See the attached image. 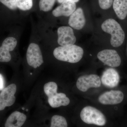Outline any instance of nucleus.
<instances>
[{"label": "nucleus", "mask_w": 127, "mask_h": 127, "mask_svg": "<svg viewBox=\"0 0 127 127\" xmlns=\"http://www.w3.org/2000/svg\"><path fill=\"white\" fill-rule=\"evenodd\" d=\"M27 119L25 114L18 111H15L8 117L5 123V127H21Z\"/></svg>", "instance_id": "15"}, {"label": "nucleus", "mask_w": 127, "mask_h": 127, "mask_svg": "<svg viewBox=\"0 0 127 127\" xmlns=\"http://www.w3.org/2000/svg\"><path fill=\"white\" fill-rule=\"evenodd\" d=\"M76 7L75 2L70 1H65L53 11L52 15L55 17L69 16L75 11Z\"/></svg>", "instance_id": "14"}, {"label": "nucleus", "mask_w": 127, "mask_h": 127, "mask_svg": "<svg viewBox=\"0 0 127 127\" xmlns=\"http://www.w3.org/2000/svg\"><path fill=\"white\" fill-rule=\"evenodd\" d=\"M17 44V39L13 37H7L0 47V62L7 63L11 60L10 52L14 51Z\"/></svg>", "instance_id": "10"}, {"label": "nucleus", "mask_w": 127, "mask_h": 127, "mask_svg": "<svg viewBox=\"0 0 127 127\" xmlns=\"http://www.w3.org/2000/svg\"><path fill=\"white\" fill-rule=\"evenodd\" d=\"M113 8L118 18L124 20L127 16V0H114Z\"/></svg>", "instance_id": "16"}, {"label": "nucleus", "mask_w": 127, "mask_h": 127, "mask_svg": "<svg viewBox=\"0 0 127 127\" xmlns=\"http://www.w3.org/2000/svg\"><path fill=\"white\" fill-rule=\"evenodd\" d=\"M56 0H40L39 7L40 10L44 12H48L52 9Z\"/></svg>", "instance_id": "19"}, {"label": "nucleus", "mask_w": 127, "mask_h": 127, "mask_svg": "<svg viewBox=\"0 0 127 127\" xmlns=\"http://www.w3.org/2000/svg\"><path fill=\"white\" fill-rule=\"evenodd\" d=\"M26 58L28 65L33 68H36L42 65L44 62L42 53L37 43H30L27 51Z\"/></svg>", "instance_id": "5"}, {"label": "nucleus", "mask_w": 127, "mask_h": 127, "mask_svg": "<svg viewBox=\"0 0 127 127\" xmlns=\"http://www.w3.org/2000/svg\"></svg>", "instance_id": "24"}, {"label": "nucleus", "mask_w": 127, "mask_h": 127, "mask_svg": "<svg viewBox=\"0 0 127 127\" xmlns=\"http://www.w3.org/2000/svg\"><path fill=\"white\" fill-rule=\"evenodd\" d=\"M17 8L23 11H27L32 8L33 0H16Z\"/></svg>", "instance_id": "18"}, {"label": "nucleus", "mask_w": 127, "mask_h": 127, "mask_svg": "<svg viewBox=\"0 0 127 127\" xmlns=\"http://www.w3.org/2000/svg\"><path fill=\"white\" fill-rule=\"evenodd\" d=\"M0 2L12 10H16L18 9L16 0H0Z\"/></svg>", "instance_id": "20"}, {"label": "nucleus", "mask_w": 127, "mask_h": 127, "mask_svg": "<svg viewBox=\"0 0 127 127\" xmlns=\"http://www.w3.org/2000/svg\"><path fill=\"white\" fill-rule=\"evenodd\" d=\"M80 116L82 121L87 124L103 126L106 124V118L104 114L97 108L91 106L83 108Z\"/></svg>", "instance_id": "4"}, {"label": "nucleus", "mask_w": 127, "mask_h": 127, "mask_svg": "<svg viewBox=\"0 0 127 127\" xmlns=\"http://www.w3.org/2000/svg\"><path fill=\"white\" fill-rule=\"evenodd\" d=\"M100 7L103 10H107L111 7L114 0H98Z\"/></svg>", "instance_id": "21"}, {"label": "nucleus", "mask_w": 127, "mask_h": 127, "mask_svg": "<svg viewBox=\"0 0 127 127\" xmlns=\"http://www.w3.org/2000/svg\"><path fill=\"white\" fill-rule=\"evenodd\" d=\"M16 91V86L15 84H10L2 90L0 93V111L15 103L16 101L15 95Z\"/></svg>", "instance_id": "8"}, {"label": "nucleus", "mask_w": 127, "mask_h": 127, "mask_svg": "<svg viewBox=\"0 0 127 127\" xmlns=\"http://www.w3.org/2000/svg\"><path fill=\"white\" fill-rule=\"evenodd\" d=\"M51 127H68L66 119L59 115H54L51 119Z\"/></svg>", "instance_id": "17"}, {"label": "nucleus", "mask_w": 127, "mask_h": 127, "mask_svg": "<svg viewBox=\"0 0 127 127\" xmlns=\"http://www.w3.org/2000/svg\"><path fill=\"white\" fill-rule=\"evenodd\" d=\"M120 77L118 72L113 68L106 70L103 73L102 83L104 86L113 88L117 87L119 83Z\"/></svg>", "instance_id": "12"}, {"label": "nucleus", "mask_w": 127, "mask_h": 127, "mask_svg": "<svg viewBox=\"0 0 127 127\" xmlns=\"http://www.w3.org/2000/svg\"><path fill=\"white\" fill-rule=\"evenodd\" d=\"M57 85L55 82H49L44 85V92L47 96L48 101L53 108L67 106L70 102L65 94L57 93Z\"/></svg>", "instance_id": "2"}, {"label": "nucleus", "mask_w": 127, "mask_h": 127, "mask_svg": "<svg viewBox=\"0 0 127 127\" xmlns=\"http://www.w3.org/2000/svg\"><path fill=\"white\" fill-rule=\"evenodd\" d=\"M57 34L58 43L62 46L74 45L76 41L73 30L70 27H60L58 29Z\"/></svg>", "instance_id": "9"}, {"label": "nucleus", "mask_w": 127, "mask_h": 127, "mask_svg": "<svg viewBox=\"0 0 127 127\" xmlns=\"http://www.w3.org/2000/svg\"><path fill=\"white\" fill-rule=\"evenodd\" d=\"M97 57L105 65L111 67L119 66L121 64V59L116 50L106 49L98 53Z\"/></svg>", "instance_id": "7"}, {"label": "nucleus", "mask_w": 127, "mask_h": 127, "mask_svg": "<svg viewBox=\"0 0 127 127\" xmlns=\"http://www.w3.org/2000/svg\"><path fill=\"white\" fill-rule=\"evenodd\" d=\"M101 28L103 31L111 35V43L113 47H118L122 45L125 33L117 22L112 18L107 19L102 24Z\"/></svg>", "instance_id": "3"}, {"label": "nucleus", "mask_w": 127, "mask_h": 127, "mask_svg": "<svg viewBox=\"0 0 127 127\" xmlns=\"http://www.w3.org/2000/svg\"><path fill=\"white\" fill-rule=\"evenodd\" d=\"M124 95L122 91L111 90L105 92L98 97V101L103 105H115L123 101Z\"/></svg>", "instance_id": "11"}, {"label": "nucleus", "mask_w": 127, "mask_h": 127, "mask_svg": "<svg viewBox=\"0 0 127 127\" xmlns=\"http://www.w3.org/2000/svg\"><path fill=\"white\" fill-rule=\"evenodd\" d=\"M73 1V2H78L79 0H57L58 2L59 3H62V2H65V1Z\"/></svg>", "instance_id": "23"}, {"label": "nucleus", "mask_w": 127, "mask_h": 127, "mask_svg": "<svg viewBox=\"0 0 127 127\" xmlns=\"http://www.w3.org/2000/svg\"><path fill=\"white\" fill-rule=\"evenodd\" d=\"M101 82L99 76L96 74L82 75L78 78L76 85L78 89L82 92H87L91 88L100 87Z\"/></svg>", "instance_id": "6"}, {"label": "nucleus", "mask_w": 127, "mask_h": 127, "mask_svg": "<svg viewBox=\"0 0 127 127\" xmlns=\"http://www.w3.org/2000/svg\"><path fill=\"white\" fill-rule=\"evenodd\" d=\"M83 54V48L74 44L58 47L55 48L53 52V56L57 60L71 63H77L80 61Z\"/></svg>", "instance_id": "1"}, {"label": "nucleus", "mask_w": 127, "mask_h": 127, "mask_svg": "<svg viewBox=\"0 0 127 127\" xmlns=\"http://www.w3.org/2000/svg\"><path fill=\"white\" fill-rule=\"evenodd\" d=\"M4 88V79L2 75L0 74V91L2 90Z\"/></svg>", "instance_id": "22"}, {"label": "nucleus", "mask_w": 127, "mask_h": 127, "mask_svg": "<svg viewBox=\"0 0 127 127\" xmlns=\"http://www.w3.org/2000/svg\"><path fill=\"white\" fill-rule=\"evenodd\" d=\"M68 23L71 27L75 30H81L86 24V19L82 9L78 8L70 16Z\"/></svg>", "instance_id": "13"}]
</instances>
